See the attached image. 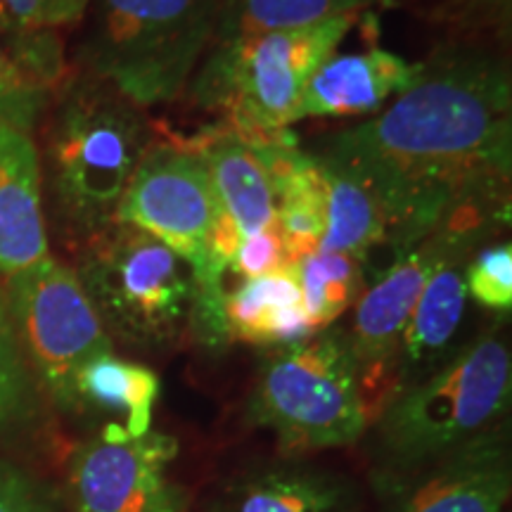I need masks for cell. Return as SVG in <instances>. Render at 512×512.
Returning a JSON list of instances; mask_svg holds the SVG:
<instances>
[{"label": "cell", "mask_w": 512, "mask_h": 512, "mask_svg": "<svg viewBox=\"0 0 512 512\" xmlns=\"http://www.w3.org/2000/svg\"><path fill=\"white\" fill-rule=\"evenodd\" d=\"M422 74V62L382 48L335 53L306 83L294 124L311 117H361L377 114L384 102L406 93Z\"/></svg>", "instance_id": "9a60e30c"}, {"label": "cell", "mask_w": 512, "mask_h": 512, "mask_svg": "<svg viewBox=\"0 0 512 512\" xmlns=\"http://www.w3.org/2000/svg\"><path fill=\"white\" fill-rule=\"evenodd\" d=\"M5 297L31 375L62 413H79L76 377L93 358L114 351L72 266L46 256L5 278Z\"/></svg>", "instance_id": "ba28073f"}, {"label": "cell", "mask_w": 512, "mask_h": 512, "mask_svg": "<svg viewBox=\"0 0 512 512\" xmlns=\"http://www.w3.org/2000/svg\"><path fill=\"white\" fill-rule=\"evenodd\" d=\"M46 256L41 155L31 133L0 126V275L10 278Z\"/></svg>", "instance_id": "2e32d148"}, {"label": "cell", "mask_w": 512, "mask_h": 512, "mask_svg": "<svg viewBox=\"0 0 512 512\" xmlns=\"http://www.w3.org/2000/svg\"><path fill=\"white\" fill-rule=\"evenodd\" d=\"M223 316L230 342H247L266 349L294 344L316 332L306 316L302 287L294 268L242 280L226 294Z\"/></svg>", "instance_id": "d6986e66"}, {"label": "cell", "mask_w": 512, "mask_h": 512, "mask_svg": "<svg viewBox=\"0 0 512 512\" xmlns=\"http://www.w3.org/2000/svg\"><path fill=\"white\" fill-rule=\"evenodd\" d=\"M159 394L162 380L155 370L121 358L114 351L93 358L76 377L79 413L107 415L105 425L119 427L126 434L152 430V411Z\"/></svg>", "instance_id": "44dd1931"}, {"label": "cell", "mask_w": 512, "mask_h": 512, "mask_svg": "<svg viewBox=\"0 0 512 512\" xmlns=\"http://www.w3.org/2000/svg\"><path fill=\"white\" fill-rule=\"evenodd\" d=\"M510 396V347L501 332H486L382 403L373 425L380 475L392 486L501 425Z\"/></svg>", "instance_id": "7a4b0ae2"}, {"label": "cell", "mask_w": 512, "mask_h": 512, "mask_svg": "<svg viewBox=\"0 0 512 512\" xmlns=\"http://www.w3.org/2000/svg\"><path fill=\"white\" fill-rule=\"evenodd\" d=\"M91 0H0V36L57 31L86 17Z\"/></svg>", "instance_id": "484cf974"}, {"label": "cell", "mask_w": 512, "mask_h": 512, "mask_svg": "<svg viewBox=\"0 0 512 512\" xmlns=\"http://www.w3.org/2000/svg\"><path fill=\"white\" fill-rule=\"evenodd\" d=\"M195 152L207 164L219 202V223L211 249L219 259L230 261L242 240L275 223L271 178L254 147L235 138L228 128L204 138Z\"/></svg>", "instance_id": "5bb4252c"}, {"label": "cell", "mask_w": 512, "mask_h": 512, "mask_svg": "<svg viewBox=\"0 0 512 512\" xmlns=\"http://www.w3.org/2000/svg\"><path fill=\"white\" fill-rule=\"evenodd\" d=\"M38 413H41V389L19 347L8 297L0 283V441H10L31 430Z\"/></svg>", "instance_id": "cb8c5ba5"}, {"label": "cell", "mask_w": 512, "mask_h": 512, "mask_svg": "<svg viewBox=\"0 0 512 512\" xmlns=\"http://www.w3.org/2000/svg\"><path fill=\"white\" fill-rule=\"evenodd\" d=\"M384 0H223L209 46L245 41L271 31L302 29L337 15H358Z\"/></svg>", "instance_id": "7402d4cb"}, {"label": "cell", "mask_w": 512, "mask_h": 512, "mask_svg": "<svg viewBox=\"0 0 512 512\" xmlns=\"http://www.w3.org/2000/svg\"><path fill=\"white\" fill-rule=\"evenodd\" d=\"M467 261L470 259L446 261L422 287L396 349L387 399L425 380L458 351H453V342L463 325L467 299H470L465 287Z\"/></svg>", "instance_id": "e0dca14e"}, {"label": "cell", "mask_w": 512, "mask_h": 512, "mask_svg": "<svg viewBox=\"0 0 512 512\" xmlns=\"http://www.w3.org/2000/svg\"><path fill=\"white\" fill-rule=\"evenodd\" d=\"M0 512H55V508L29 470L0 458Z\"/></svg>", "instance_id": "83f0119b"}, {"label": "cell", "mask_w": 512, "mask_h": 512, "mask_svg": "<svg viewBox=\"0 0 512 512\" xmlns=\"http://www.w3.org/2000/svg\"><path fill=\"white\" fill-rule=\"evenodd\" d=\"M74 271L112 342L162 351L188 332L190 266L143 230L112 223L86 240Z\"/></svg>", "instance_id": "52a82bcc"}, {"label": "cell", "mask_w": 512, "mask_h": 512, "mask_svg": "<svg viewBox=\"0 0 512 512\" xmlns=\"http://www.w3.org/2000/svg\"><path fill=\"white\" fill-rule=\"evenodd\" d=\"M505 209L508 207L503 204L486 202L460 204L448 211L446 219L411 252L403 254L387 271L377 275L373 283L366 285V290L356 299L351 330L347 332L366 403L370 389H377L380 384L387 389L384 392L387 399L403 328L432 273L451 259H470L491 233L494 223L503 221Z\"/></svg>", "instance_id": "9c48e42d"}, {"label": "cell", "mask_w": 512, "mask_h": 512, "mask_svg": "<svg viewBox=\"0 0 512 512\" xmlns=\"http://www.w3.org/2000/svg\"><path fill=\"white\" fill-rule=\"evenodd\" d=\"M467 297L491 311H510L512 306V245L484 247L465 266Z\"/></svg>", "instance_id": "d4e9b609"}, {"label": "cell", "mask_w": 512, "mask_h": 512, "mask_svg": "<svg viewBox=\"0 0 512 512\" xmlns=\"http://www.w3.org/2000/svg\"><path fill=\"white\" fill-rule=\"evenodd\" d=\"M294 271L302 287L306 316L316 332L332 328L335 320L356 304L368 285L366 268L354 256L328 252V249H316L304 256Z\"/></svg>", "instance_id": "603a6c76"}, {"label": "cell", "mask_w": 512, "mask_h": 512, "mask_svg": "<svg viewBox=\"0 0 512 512\" xmlns=\"http://www.w3.org/2000/svg\"><path fill=\"white\" fill-rule=\"evenodd\" d=\"M323 169L325 192H328V214H325V233L318 249L349 254L366 268L373 259H382V271L392 266L389 259V221L380 202L366 183L349 169L339 166L323 155H316Z\"/></svg>", "instance_id": "ffe728a7"}, {"label": "cell", "mask_w": 512, "mask_h": 512, "mask_svg": "<svg viewBox=\"0 0 512 512\" xmlns=\"http://www.w3.org/2000/svg\"><path fill=\"white\" fill-rule=\"evenodd\" d=\"M361 496L349 477L306 460L252 465L228 477L202 512H358Z\"/></svg>", "instance_id": "4fadbf2b"}, {"label": "cell", "mask_w": 512, "mask_h": 512, "mask_svg": "<svg viewBox=\"0 0 512 512\" xmlns=\"http://www.w3.org/2000/svg\"><path fill=\"white\" fill-rule=\"evenodd\" d=\"M510 114L508 64L484 48H446L387 110L332 136L320 155L380 202L394 264L460 204H508Z\"/></svg>", "instance_id": "6da1fadb"}, {"label": "cell", "mask_w": 512, "mask_h": 512, "mask_svg": "<svg viewBox=\"0 0 512 512\" xmlns=\"http://www.w3.org/2000/svg\"><path fill=\"white\" fill-rule=\"evenodd\" d=\"M67 86V60L57 31L0 36V126L31 133Z\"/></svg>", "instance_id": "ac0fdd59"}, {"label": "cell", "mask_w": 512, "mask_h": 512, "mask_svg": "<svg viewBox=\"0 0 512 512\" xmlns=\"http://www.w3.org/2000/svg\"><path fill=\"white\" fill-rule=\"evenodd\" d=\"M396 512H503L512 491L508 430L491 427L401 479Z\"/></svg>", "instance_id": "7c38bea8"}, {"label": "cell", "mask_w": 512, "mask_h": 512, "mask_svg": "<svg viewBox=\"0 0 512 512\" xmlns=\"http://www.w3.org/2000/svg\"><path fill=\"white\" fill-rule=\"evenodd\" d=\"M247 420L287 453L351 446L366 437L370 411L342 328H325L261 356Z\"/></svg>", "instance_id": "277c9868"}, {"label": "cell", "mask_w": 512, "mask_h": 512, "mask_svg": "<svg viewBox=\"0 0 512 512\" xmlns=\"http://www.w3.org/2000/svg\"><path fill=\"white\" fill-rule=\"evenodd\" d=\"M223 0H91L81 60L138 107L178 98L209 50Z\"/></svg>", "instance_id": "8992f818"}, {"label": "cell", "mask_w": 512, "mask_h": 512, "mask_svg": "<svg viewBox=\"0 0 512 512\" xmlns=\"http://www.w3.org/2000/svg\"><path fill=\"white\" fill-rule=\"evenodd\" d=\"M283 268H294L290 261H287L283 238H280L278 226L261 230V233L252 235V238H245L235 247L233 256H230L228 273L238 275L242 280L259 278V275L283 271Z\"/></svg>", "instance_id": "4316f807"}, {"label": "cell", "mask_w": 512, "mask_h": 512, "mask_svg": "<svg viewBox=\"0 0 512 512\" xmlns=\"http://www.w3.org/2000/svg\"><path fill=\"white\" fill-rule=\"evenodd\" d=\"M178 441L166 432L126 434L105 425L69 456L72 512H185L190 496L171 477Z\"/></svg>", "instance_id": "8fae6325"}, {"label": "cell", "mask_w": 512, "mask_h": 512, "mask_svg": "<svg viewBox=\"0 0 512 512\" xmlns=\"http://www.w3.org/2000/svg\"><path fill=\"white\" fill-rule=\"evenodd\" d=\"M114 223L162 242L192 271L195 292L223 294L228 271L211 254L219 202L204 159L190 147L150 145L140 159Z\"/></svg>", "instance_id": "30bf717a"}, {"label": "cell", "mask_w": 512, "mask_h": 512, "mask_svg": "<svg viewBox=\"0 0 512 512\" xmlns=\"http://www.w3.org/2000/svg\"><path fill=\"white\" fill-rule=\"evenodd\" d=\"M147 147L145 114L110 83L88 74L62 88L46 136V178L69 233L88 240L112 226Z\"/></svg>", "instance_id": "3957f363"}, {"label": "cell", "mask_w": 512, "mask_h": 512, "mask_svg": "<svg viewBox=\"0 0 512 512\" xmlns=\"http://www.w3.org/2000/svg\"><path fill=\"white\" fill-rule=\"evenodd\" d=\"M354 22L356 15H337L311 27L209 46L192 79V98L226 114L228 131L242 143H273L290 133L306 83L337 53Z\"/></svg>", "instance_id": "5b68a950"}]
</instances>
